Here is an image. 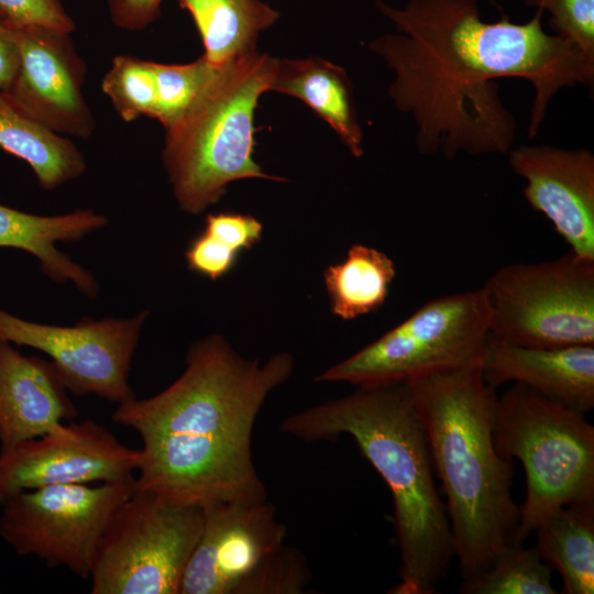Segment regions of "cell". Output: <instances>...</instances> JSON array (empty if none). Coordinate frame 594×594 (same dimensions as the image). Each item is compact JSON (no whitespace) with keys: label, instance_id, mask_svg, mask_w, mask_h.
Segmentation results:
<instances>
[{"label":"cell","instance_id":"6da1fadb","mask_svg":"<svg viewBox=\"0 0 594 594\" xmlns=\"http://www.w3.org/2000/svg\"><path fill=\"white\" fill-rule=\"evenodd\" d=\"M376 7L397 33L372 40L369 50L394 72L388 95L414 119L424 156L441 153L450 161L512 150L516 120L499 96V78H521L534 88L529 139L562 88L593 86L594 57L547 33L539 8L514 23L483 21L480 0H409L403 8L377 0Z\"/></svg>","mask_w":594,"mask_h":594},{"label":"cell","instance_id":"7a4b0ae2","mask_svg":"<svg viewBox=\"0 0 594 594\" xmlns=\"http://www.w3.org/2000/svg\"><path fill=\"white\" fill-rule=\"evenodd\" d=\"M185 363L163 392L112 413L142 441L135 487L202 508L266 499L251 451L253 426L270 393L289 378L292 356L277 353L261 364L212 334L190 346Z\"/></svg>","mask_w":594,"mask_h":594},{"label":"cell","instance_id":"3957f363","mask_svg":"<svg viewBox=\"0 0 594 594\" xmlns=\"http://www.w3.org/2000/svg\"><path fill=\"white\" fill-rule=\"evenodd\" d=\"M280 429L308 442L352 437L393 497L400 568L399 582L388 592L435 594L455 558L454 543L409 384L359 386L287 417Z\"/></svg>","mask_w":594,"mask_h":594},{"label":"cell","instance_id":"277c9868","mask_svg":"<svg viewBox=\"0 0 594 594\" xmlns=\"http://www.w3.org/2000/svg\"><path fill=\"white\" fill-rule=\"evenodd\" d=\"M424 424L435 474L446 496L462 580L485 571L510 542L519 519L513 461L493 439L496 389L481 366L407 382Z\"/></svg>","mask_w":594,"mask_h":594},{"label":"cell","instance_id":"5b68a950","mask_svg":"<svg viewBox=\"0 0 594 594\" xmlns=\"http://www.w3.org/2000/svg\"><path fill=\"white\" fill-rule=\"evenodd\" d=\"M276 58L253 51L216 67L183 114L165 129L163 165L179 208L191 215L216 204L230 183L282 180L254 161V113L271 89Z\"/></svg>","mask_w":594,"mask_h":594},{"label":"cell","instance_id":"8992f818","mask_svg":"<svg viewBox=\"0 0 594 594\" xmlns=\"http://www.w3.org/2000/svg\"><path fill=\"white\" fill-rule=\"evenodd\" d=\"M493 439L519 459L526 498L509 543L522 544L553 510L594 504V427L584 414L514 383L497 398Z\"/></svg>","mask_w":594,"mask_h":594},{"label":"cell","instance_id":"52a82bcc","mask_svg":"<svg viewBox=\"0 0 594 594\" xmlns=\"http://www.w3.org/2000/svg\"><path fill=\"white\" fill-rule=\"evenodd\" d=\"M488 337L490 309L483 287L446 295L428 300L316 380L367 386L481 366Z\"/></svg>","mask_w":594,"mask_h":594},{"label":"cell","instance_id":"ba28073f","mask_svg":"<svg viewBox=\"0 0 594 594\" xmlns=\"http://www.w3.org/2000/svg\"><path fill=\"white\" fill-rule=\"evenodd\" d=\"M483 289L490 337L528 348L594 345V261L571 251L558 258L513 263Z\"/></svg>","mask_w":594,"mask_h":594},{"label":"cell","instance_id":"9c48e42d","mask_svg":"<svg viewBox=\"0 0 594 594\" xmlns=\"http://www.w3.org/2000/svg\"><path fill=\"white\" fill-rule=\"evenodd\" d=\"M204 508L138 490L117 508L91 566L92 594H179Z\"/></svg>","mask_w":594,"mask_h":594},{"label":"cell","instance_id":"30bf717a","mask_svg":"<svg viewBox=\"0 0 594 594\" xmlns=\"http://www.w3.org/2000/svg\"><path fill=\"white\" fill-rule=\"evenodd\" d=\"M134 491L132 475L98 485L61 484L19 492L1 504L0 538L19 556H34L87 580L111 517Z\"/></svg>","mask_w":594,"mask_h":594},{"label":"cell","instance_id":"8fae6325","mask_svg":"<svg viewBox=\"0 0 594 594\" xmlns=\"http://www.w3.org/2000/svg\"><path fill=\"white\" fill-rule=\"evenodd\" d=\"M147 316L144 310L132 318L82 317L74 326H54L28 321L0 308V339L45 353L74 395L121 404L135 397L129 373Z\"/></svg>","mask_w":594,"mask_h":594},{"label":"cell","instance_id":"7c38bea8","mask_svg":"<svg viewBox=\"0 0 594 594\" xmlns=\"http://www.w3.org/2000/svg\"><path fill=\"white\" fill-rule=\"evenodd\" d=\"M139 450L122 444L91 419L0 450V505L28 490L116 482L132 476Z\"/></svg>","mask_w":594,"mask_h":594},{"label":"cell","instance_id":"4fadbf2b","mask_svg":"<svg viewBox=\"0 0 594 594\" xmlns=\"http://www.w3.org/2000/svg\"><path fill=\"white\" fill-rule=\"evenodd\" d=\"M11 26L20 63L6 95L46 129L89 138L95 118L81 91L86 66L69 34L42 26Z\"/></svg>","mask_w":594,"mask_h":594},{"label":"cell","instance_id":"5bb4252c","mask_svg":"<svg viewBox=\"0 0 594 594\" xmlns=\"http://www.w3.org/2000/svg\"><path fill=\"white\" fill-rule=\"evenodd\" d=\"M204 527L179 594H233L238 584L283 546L286 526L266 499L204 507Z\"/></svg>","mask_w":594,"mask_h":594},{"label":"cell","instance_id":"9a60e30c","mask_svg":"<svg viewBox=\"0 0 594 594\" xmlns=\"http://www.w3.org/2000/svg\"><path fill=\"white\" fill-rule=\"evenodd\" d=\"M507 154L510 168L526 180L529 206L552 223L572 253L594 261V154L550 145H522Z\"/></svg>","mask_w":594,"mask_h":594},{"label":"cell","instance_id":"2e32d148","mask_svg":"<svg viewBox=\"0 0 594 594\" xmlns=\"http://www.w3.org/2000/svg\"><path fill=\"white\" fill-rule=\"evenodd\" d=\"M77 415L51 361L0 339V450L53 432Z\"/></svg>","mask_w":594,"mask_h":594},{"label":"cell","instance_id":"e0dca14e","mask_svg":"<svg viewBox=\"0 0 594 594\" xmlns=\"http://www.w3.org/2000/svg\"><path fill=\"white\" fill-rule=\"evenodd\" d=\"M481 370L495 389L513 382L584 415L594 407V345L528 348L488 337Z\"/></svg>","mask_w":594,"mask_h":594},{"label":"cell","instance_id":"ac0fdd59","mask_svg":"<svg viewBox=\"0 0 594 594\" xmlns=\"http://www.w3.org/2000/svg\"><path fill=\"white\" fill-rule=\"evenodd\" d=\"M107 224L108 219L91 209L38 216L0 204V248L32 254L50 279L59 284L70 282L82 295L95 298L99 285L94 275L58 250L56 243L79 241Z\"/></svg>","mask_w":594,"mask_h":594},{"label":"cell","instance_id":"d6986e66","mask_svg":"<svg viewBox=\"0 0 594 594\" xmlns=\"http://www.w3.org/2000/svg\"><path fill=\"white\" fill-rule=\"evenodd\" d=\"M272 91L300 99L324 120L351 154H363L352 84L345 70L323 58H276Z\"/></svg>","mask_w":594,"mask_h":594},{"label":"cell","instance_id":"ffe728a7","mask_svg":"<svg viewBox=\"0 0 594 594\" xmlns=\"http://www.w3.org/2000/svg\"><path fill=\"white\" fill-rule=\"evenodd\" d=\"M0 147L24 161L44 190H54L86 170L76 145L22 112L0 91Z\"/></svg>","mask_w":594,"mask_h":594},{"label":"cell","instance_id":"44dd1931","mask_svg":"<svg viewBox=\"0 0 594 594\" xmlns=\"http://www.w3.org/2000/svg\"><path fill=\"white\" fill-rule=\"evenodd\" d=\"M535 548L556 570L565 594L594 593V504L570 505L547 515L536 527Z\"/></svg>","mask_w":594,"mask_h":594},{"label":"cell","instance_id":"7402d4cb","mask_svg":"<svg viewBox=\"0 0 594 594\" xmlns=\"http://www.w3.org/2000/svg\"><path fill=\"white\" fill-rule=\"evenodd\" d=\"M191 15L215 66L255 50L258 35L278 19L277 10L262 0H178Z\"/></svg>","mask_w":594,"mask_h":594},{"label":"cell","instance_id":"603a6c76","mask_svg":"<svg viewBox=\"0 0 594 594\" xmlns=\"http://www.w3.org/2000/svg\"><path fill=\"white\" fill-rule=\"evenodd\" d=\"M396 275L394 261L380 250L354 244L346 257L324 271L333 315L352 320L381 308Z\"/></svg>","mask_w":594,"mask_h":594},{"label":"cell","instance_id":"cb8c5ba5","mask_svg":"<svg viewBox=\"0 0 594 594\" xmlns=\"http://www.w3.org/2000/svg\"><path fill=\"white\" fill-rule=\"evenodd\" d=\"M551 572L535 547L507 543L485 571L462 581L460 593L556 594Z\"/></svg>","mask_w":594,"mask_h":594},{"label":"cell","instance_id":"d4e9b609","mask_svg":"<svg viewBox=\"0 0 594 594\" xmlns=\"http://www.w3.org/2000/svg\"><path fill=\"white\" fill-rule=\"evenodd\" d=\"M155 64L130 55L113 58L101 88L123 121L131 122L140 117L154 119L157 103Z\"/></svg>","mask_w":594,"mask_h":594},{"label":"cell","instance_id":"484cf974","mask_svg":"<svg viewBox=\"0 0 594 594\" xmlns=\"http://www.w3.org/2000/svg\"><path fill=\"white\" fill-rule=\"evenodd\" d=\"M217 66L202 55L187 64H155L157 103L154 119L167 129L195 100Z\"/></svg>","mask_w":594,"mask_h":594},{"label":"cell","instance_id":"4316f807","mask_svg":"<svg viewBox=\"0 0 594 594\" xmlns=\"http://www.w3.org/2000/svg\"><path fill=\"white\" fill-rule=\"evenodd\" d=\"M309 569L304 556L282 546L253 569L233 594H300L309 583Z\"/></svg>","mask_w":594,"mask_h":594},{"label":"cell","instance_id":"83f0119b","mask_svg":"<svg viewBox=\"0 0 594 594\" xmlns=\"http://www.w3.org/2000/svg\"><path fill=\"white\" fill-rule=\"evenodd\" d=\"M548 12L549 25L586 55L594 57V0H525Z\"/></svg>","mask_w":594,"mask_h":594},{"label":"cell","instance_id":"f1b7e54d","mask_svg":"<svg viewBox=\"0 0 594 594\" xmlns=\"http://www.w3.org/2000/svg\"><path fill=\"white\" fill-rule=\"evenodd\" d=\"M0 12L13 26H42L68 34L75 30L62 0H0Z\"/></svg>","mask_w":594,"mask_h":594},{"label":"cell","instance_id":"f546056e","mask_svg":"<svg viewBox=\"0 0 594 594\" xmlns=\"http://www.w3.org/2000/svg\"><path fill=\"white\" fill-rule=\"evenodd\" d=\"M263 226L254 217L240 213H210L205 220V233L240 253L262 239Z\"/></svg>","mask_w":594,"mask_h":594},{"label":"cell","instance_id":"4dcf8cb0","mask_svg":"<svg viewBox=\"0 0 594 594\" xmlns=\"http://www.w3.org/2000/svg\"><path fill=\"white\" fill-rule=\"evenodd\" d=\"M238 255V252L205 232L193 239L185 252L188 268L212 280L229 273Z\"/></svg>","mask_w":594,"mask_h":594},{"label":"cell","instance_id":"1f68e13d","mask_svg":"<svg viewBox=\"0 0 594 594\" xmlns=\"http://www.w3.org/2000/svg\"><path fill=\"white\" fill-rule=\"evenodd\" d=\"M163 0H107L114 25L127 31H141L161 15Z\"/></svg>","mask_w":594,"mask_h":594},{"label":"cell","instance_id":"d6a6232c","mask_svg":"<svg viewBox=\"0 0 594 594\" xmlns=\"http://www.w3.org/2000/svg\"><path fill=\"white\" fill-rule=\"evenodd\" d=\"M20 63V48L12 26L0 20V91L12 84Z\"/></svg>","mask_w":594,"mask_h":594},{"label":"cell","instance_id":"836d02e7","mask_svg":"<svg viewBox=\"0 0 594 594\" xmlns=\"http://www.w3.org/2000/svg\"><path fill=\"white\" fill-rule=\"evenodd\" d=\"M0 20H6L1 12H0Z\"/></svg>","mask_w":594,"mask_h":594}]
</instances>
